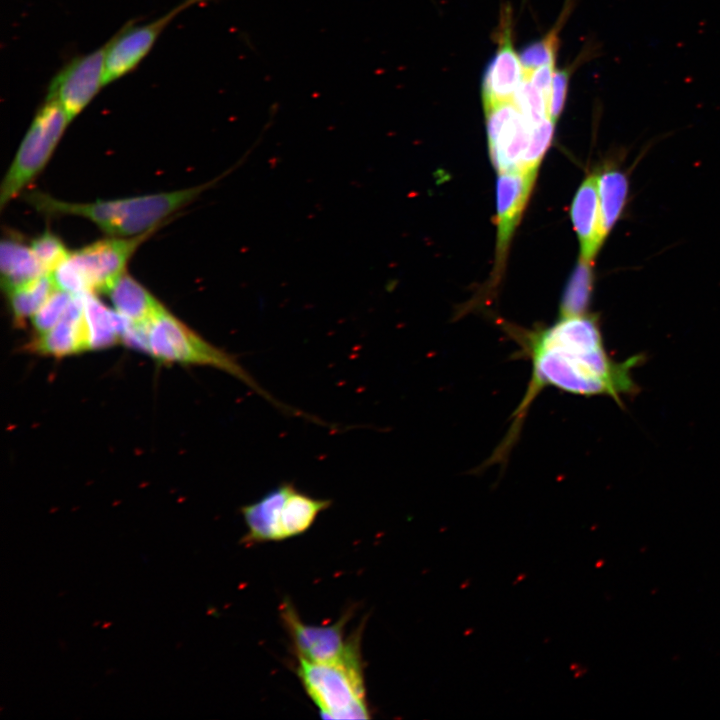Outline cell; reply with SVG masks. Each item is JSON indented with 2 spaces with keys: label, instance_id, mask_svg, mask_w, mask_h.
Wrapping results in <instances>:
<instances>
[{
  "label": "cell",
  "instance_id": "484cf974",
  "mask_svg": "<svg viewBox=\"0 0 720 720\" xmlns=\"http://www.w3.org/2000/svg\"><path fill=\"white\" fill-rule=\"evenodd\" d=\"M555 122L549 117L532 126L528 150L524 158L523 170L535 171L549 147Z\"/></svg>",
  "mask_w": 720,
  "mask_h": 720
},
{
  "label": "cell",
  "instance_id": "7c38bea8",
  "mask_svg": "<svg viewBox=\"0 0 720 720\" xmlns=\"http://www.w3.org/2000/svg\"><path fill=\"white\" fill-rule=\"evenodd\" d=\"M535 171L499 173L497 179V264L503 260L508 244L536 178Z\"/></svg>",
  "mask_w": 720,
  "mask_h": 720
},
{
  "label": "cell",
  "instance_id": "9a60e30c",
  "mask_svg": "<svg viewBox=\"0 0 720 720\" xmlns=\"http://www.w3.org/2000/svg\"><path fill=\"white\" fill-rule=\"evenodd\" d=\"M570 214L580 242V258L592 262L606 239L602 227L596 173L590 174L578 188Z\"/></svg>",
  "mask_w": 720,
  "mask_h": 720
},
{
  "label": "cell",
  "instance_id": "6da1fadb",
  "mask_svg": "<svg viewBox=\"0 0 720 720\" xmlns=\"http://www.w3.org/2000/svg\"><path fill=\"white\" fill-rule=\"evenodd\" d=\"M519 346L518 354L531 362L527 390L513 412L507 435L489 463L503 462L519 436L528 409L547 387L581 395H606L622 405V397L637 390L632 369L640 355L617 362L607 353L599 321L591 314L560 316L548 327L522 331L511 329Z\"/></svg>",
  "mask_w": 720,
  "mask_h": 720
},
{
  "label": "cell",
  "instance_id": "7a4b0ae2",
  "mask_svg": "<svg viewBox=\"0 0 720 720\" xmlns=\"http://www.w3.org/2000/svg\"><path fill=\"white\" fill-rule=\"evenodd\" d=\"M245 159L208 183L171 192L75 203L61 201L40 191H31L25 194L24 199L46 216L83 217L110 236L133 237L155 230L168 216L193 202Z\"/></svg>",
  "mask_w": 720,
  "mask_h": 720
},
{
  "label": "cell",
  "instance_id": "3957f363",
  "mask_svg": "<svg viewBox=\"0 0 720 720\" xmlns=\"http://www.w3.org/2000/svg\"><path fill=\"white\" fill-rule=\"evenodd\" d=\"M361 633L359 628L349 636L348 648L337 661L316 663L298 657L297 675L325 717L370 718L360 654Z\"/></svg>",
  "mask_w": 720,
  "mask_h": 720
},
{
  "label": "cell",
  "instance_id": "603a6c76",
  "mask_svg": "<svg viewBox=\"0 0 720 720\" xmlns=\"http://www.w3.org/2000/svg\"><path fill=\"white\" fill-rule=\"evenodd\" d=\"M512 101L531 125L540 123L549 117L548 99L526 76L517 88Z\"/></svg>",
  "mask_w": 720,
  "mask_h": 720
},
{
  "label": "cell",
  "instance_id": "5b68a950",
  "mask_svg": "<svg viewBox=\"0 0 720 720\" xmlns=\"http://www.w3.org/2000/svg\"><path fill=\"white\" fill-rule=\"evenodd\" d=\"M70 122L61 104L55 99L46 98L3 178L0 188L1 210L43 170Z\"/></svg>",
  "mask_w": 720,
  "mask_h": 720
},
{
  "label": "cell",
  "instance_id": "d6986e66",
  "mask_svg": "<svg viewBox=\"0 0 720 720\" xmlns=\"http://www.w3.org/2000/svg\"><path fill=\"white\" fill-rule=\"evenodd\" d=\"M602 227L607 237L627 205L629 180L619 168L607 167L597 174Z\"/></svg>",
  "mask_w": 720,
  "mask_h": 720
},
{
  "label": "cell",
  "instance_id": "30bf717a",
  "mask_svg": "<svg viewBox=\"0 0 720 720\" xmlns=\"http://www.w3.org/2000/svg\"><path fill=\"white\" fill-rule=\"evenodd\" d=\"M352 615L349 609L332 625H308L289 600L280 605V618L297 656L316 663L334 662L344 655L349 644V637L344 640V628Z\"/></svg>",
  "mask_w": 720,
  "mask_h": 720
},
{
  "label": "cell",
  "instance_id": "cb8c5ba5",
  "mask_svg": "<svg viewBox=\"0 0 720 720\" xmlns=\"http://www.w3.org/2000/svg\"><path fill=\"white\" fill-rule=\"evenodd\" d=\"M30 247L44 271L49 274L70 255L61 239L50 231L33 239Z\"/></svg>",
  "mask_w": 720,
  "mask_h": 720
},
{
  "label": "cell",
  "instance_id": "ffe728a7",
  "mask_svg": "<svg viewBox=\"0 0 720 720\" xmlns=\"http://www.w3.org/2000/svg\"><path fill=\"white\" fill-rule=\"evenodd\" d=\"M55 289L51 275L45 273L28 284L5 293L14 322L23 324L26 319H31Z\"/></svg>",
  "mask_w": 720,
  "mask_h": 720
},
{
  "label": "cell",
  "instance_id": "ac0fdd59",
  "mask_svg": "<svg viewBox=\"0 0 720 720\" xmlns=\"http://www.w3.org/2000/svg\"><path fill=\"white\" fill-rule=\"evenodd\" d=\"M84 319L89 349H102L122 340L124 318L111 311L94 295H83Z\"/></svg>",
  "mask_w": 720,
  "mask_h": 720
},
{
  "label": "cell",
  "instance_id": "ba28073f",
  "mask_svg": "<svg viewBox=\"0 0 720 720\" xmlns=\"http://www.w3.org/2000/svg\"><path fill=\"white\" fill-rule=\"evenodd\" d=\"M154 231V230H153ZM153 231L133 237H114L88 244L70 253L92 293H108L125 273L129 259Z\"/></svg>",
  "mask_w": 720,
  "mask_h": 720
},
{
  "label": "cell",
  "instance_id": "5bb4252c",
  "mask_svg": "<svg viewBox=\"0 0 720 720\" xmlns=\"http://www.w3.org/2000/svg\"><path fill=\"white\" fill-rule=\"evenodd\" d=\"M523 78L524 70L513 47L510 29L504 28L497 51L482 77L481 94L484 107L512 100Z\"/></svg>",
  "mask_w": 720,
  "mask_h": 720
},
{
  "label": "cell",
  "instance_id": "8992f818",
  "mask_svg": "<svg viewBox=\"0 0 720 720\" xmlns=\"http://www.w3.org/2000/svg\"><path fill=\"white\" fill-rule=\"evenodd\" d=\"M330 505V500L312 497L283 482L263 496L260 519L270 539L281 541L306 532Z\"/></svg>",
  "mask_w": 720,
  "mask_h": 720
},
{
  "label": "cell",
  "instance_id": "7402d4cb",
  "mask_svg": "<svg viewBox=\"0 0 720 720\" xmlns=\"http://www.w3.org/2000/svg\"><path fill=\"white\" fill-rule=\"evenodd\" d=\"M558 32L559 30L555 29L542 39L528 43L519 51L524 75L539 67L554 64L559 42Z\"/></svg>",
  "mask_w": 720,
  "mask_h": 720
},
{
  "label": "cell",
  "instance_id": "277c9868",
  "mask_svg": "<svg viewBox=\"0 0 720 720\" xmlns=\"http://www.w3.org/2000/svg\"><path fill=\"white\" fill-rule=\"evenodd\" d=\"M145 352L162 362L210 366L219 369L242 381L280 410L297 414V411L283 405L266 392L234 355L209 343L165 307L147 326Z\"/></svg>",
  "mask_w": 720,
  "mask_h": 720
},
{
  "label": "cell",
  "instance_id": "8fae6325",
  "mask_svg": "<svg viewBox=\"0 0 720 720\" xmlns=\"http://www.w3.org/2000/svg\"><path fill=\"white\" fill-rule=\"evenodd\" d=\"M202 0H184L155 21L127 27L106 44L105 84L131 72L148 54L162 30L186 8Z\"/></svg>",
  "mask_w": 720,
  "mask_h": 720
},
{
  "label": "cell",
  "instance_id": "52a82bcc",
  "mask_svg": "<svg viewBox=\"0 0 720 720\" xmlns=\"http://www.w3.org/2000/svg\"><path fill=\"white\" fill-rule=\"evenodd\" d=\"M490 157L498 173L521 171L532 126L510 101L484 107Z\"/></svg>",
  "mask_w": 720,
  "mask_h": 720
},
{
  "label": "cell",
  "instance_id": "d4e9b609",
  "mask_svg": "<svg viewBox=\"0 0 720 720\" xmlns=\"http://www.w3.org/2000/svg\"><path fill=\"white\" fill-rule=\"evenodd\" d=\"M73 295L56 288L40 309L31 317L37 334L51 329L65 314Z\"/></svg>",
  "mask_w": 720,
  "mask_h": 720
},
{
  "label": "cell",
  "instance_id": "4fadbf2b",
  "mask_svg": "<svg viewBox=\"0 0 720 720\" xmlns=\"http://www.w3.org/2000/svg\"><path fill=\"white\" fill-rule=\"evenodd\" d=\"M28 347L34 353L55 357L90 350L83 295L74 296L60 321L46 332L37 334Z\"/></svg>",
  "mask_w": 720,
  "mask_h": 720
},
{
  "label": "cell",
  "instance_id": "9c48e42d",
  "mask_svg": "<svg viewBox=\"0 0 720 720\" xmlns=\"http://www.w3.org/2000/svg\"><path fill=\"white\" fill-rule=\"evenodd\" d=\"M106 45L77 57L52 79L46 98L57 100L72 121L105 85Z\"/></svg>",
  "mask_w": 720,
  "mask_h": 720
},
{
  "label": "cell",
  "instance_id": "44dd1931",
  "mask_svg": "<svg viewBox=\"0 0 720 720\" xmlns=\"http://www.w3.org/2000/svg\"><path fill=\"white\" fill-rule=\"evenodd\" d=\"M591 263L579 258L561 298L560 316L587 313L594 281Z\"/></svg>",
  "mask_w": 720,
  "mask_h": 720
},
{
  "label": "cell",
  "instance_id": "2e32d148",
  "mask_svg": "<svg viewBox=\"0 0 720 720\" xmlns=\"http://www.w3.org/2000/svg\"><path fill=\"white\" fill-rule=\"evenodd\" d=\"M1 287L5 293L24 286L46 272L30 246L16 236L4 238L0 246Z\"/></svg>",
  "mask_w": 720,
  "mask_h": 720
},
{
  "label": "cell",
  "instance_id": "83f0119b",
  "mask_svg": "<svg viewBox=\"0 0 720 720\" xmlns=\"http://www.w3.org/2000/svg\"><path fill=\"white\" fill-rule=\"evenodd\" d=\"M554 64L539 67L526 76L530 82L548 99L550 97L552 80L554 75Z\"/></svg>",
  "mask_w": 720,
  "mask_h": 720
},
{
  "label": "cell",
  "instance_id": "4316f807",
  "mask_svg": "<svg viewBox=\"0 0 720 720\" xmlns=\"http://www.w3.org/2000/svg\"><path fill=\"white\" fill-rule=\"evenodd\" d=\"M569 70H555L549 97L548 114L554 122L559 118L567 97Z\"/></svg>",
  "mask_w": 720,
  "mask_h": 720
},
{
  "label": "cell",
  "instance_id": "e0dca14e",
  "mask_svg": "<svg viewBox=\"0 0 720 720\" xmlns=\"http://www.w3.org/2000/svg\"><path fill=\"white\" fill-rule=\"evenodd\" d=\"M107 294L115 311L137 325H148L164 307L144 286L126 273L113 284Z\"/></svg>",
  "mask_w": 720,
  "mask_h": 720
}]
</instances>
